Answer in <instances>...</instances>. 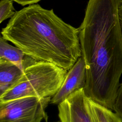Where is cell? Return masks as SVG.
<instances>
[{
	"label": "cell",
	"mask_w": 122,
	"mask_h": 122,
	"mask_svg": "<svg viewBox=\"0 0 122 122\" xmlns=\"http://www.w3.org/2000/svg\"><path fill=\"white\" fill-rule=\"evenodd\" d=\"M122 0H89L78 28L86 79L83 88L92 100L112 110L122 74Z\"/></svg>",
	"instance_id": "cell-1"
},
{
	"label": "cell",
	"mask_w": 122,
	"mask_h": 122,
	"mask_svg": "<svg viewBox=\"0 0 122 122\" xmlns=\"http://www.w3.org/2000/svg\"><path fill=\"white\" fill-rule=\"evenodd\" d=\"M1 34L32 59L67 71L81 56L78 28L38 4L16 11Z\"/></svg>",
	"instance_id": "cell-2"
},
{
	"label": "cell",
	"mask_w": 122,
	"mask_h": 122,
	"mask_svg": "<svg viewBox=\"0 0 122 122\" xmlns=\"http://www.w3.org/2000/svg\"><path fill=\"white\" fill-rule=\"evenodd\" d=\"M67 71L52 63L37 61L26 55L21 78L0 96V103L24 97H52L61 86Z\"/></svg>",
	"instance_id": "cell-3"
},
{
	"label": "cell",
	"mask_w": 122,
	"mask_h": 122,
	"mask_svg": "<svg viewBox=\"0 0 122 122\" xmlns=\"http://www.w3.org/2000/svg\"><path fill=\"white\" fill-rule=\"evenodd\" d=\"M51 97H24L0 103V122H47L46 108Z\"/></svg>",
	"instance_id": "cell-4"
},
{
	"label": "cell",
	"mask_w": 122,
	"mask_h": 122,
	"mask_svg": "<svg viewBox=\"0 0 122 122\" xmlns=\"http://www.w3.org/2000/svg\"><path fill=\"white\" fill-rule=\"evenodd\" d=\"M58 109L61 122H99L91 100L83 88L76 91L58 105Z\"/></svg>",
	"instance_id": "cell-5"
},
{
	"label": "cell",
	"mask_w": 122,
	"mask_h": 122,
	"mask_svg": "<svg viewBox=\"0 0 122 122\" xmlns=\"http://www.w3.org/2000/svg\"><path fill=\"white\" fill-rule=\"evenodd\" d=\"M86 71L85 64L81 56L68 71L64 80L57 92L52 97L51 103L59 105L76 91L85 85Z\"/></svg>",
	"instance_id": "cell-6"
},
{
	"label": "cell",
	"mask_w": 122,
	"mask_h": 122,
	"mask_svg": "<svg viewBox=\"0 0 122 122\" xmlns=\"http://www.w3.org/2000/svg\"><path fill=\"white\" fill-rule=\"evenodd\" d=\"M23 71L13 63L0 59V96L19 81Z\"/></svg>",
	"instance_id": "cell-7"
},
{
	"label": "cell",
	"mask_w": 122,
	"mask_h": 122,
	"mask_svg": "<svg viewBox=\"0 0 122 122\" xmlns=\"http://www.w3.org/2000/svg\"><path fill=\"white\" fill-rule=\"evenodd\" d=\"M7 41L0 38V59L10 61L24 71L26 55L19 48L8 43Z\"/></svg>",
	"instance_id": "cell-8"
},
{
	"label": "cell",
	"mask_w": 122,
	"mask_h": 122,
	"mask_svg": "<svg viewBox=\"0 0 122 122\" xmlns=\"http://www.w3.org/2000/svg\"><path fill=\"white\" fill-rule=\"evenodd\" d=\"M91 102L99 122H122V119L112 110L92 100Z\"/></svg>",
	"instance_id": "cell-9"
},
{
	"label": "cell",
	"mask_w": 122,
	"mask_h": 122,
	"mask_svg": "<svg viewBox=\"0 0 122 122\" xmlns=\"http://www.w3.org/2000/svg\"><path fill=\"white\" fill-rule=\"evenodd\" d=\"M12 0H0V23L8 18H11L15 14V9Z\"/></svg>",
	"instance_id": "cell-10"
},
{
	"label": "cell",
	"mask_w": 122,
	"mask_h": 122,
	"mask_svg": "<svg viewBox=\"0 0 122 122\" xmlns=\"http://www.w3.org/2000/svg\"><path fill=\"white\" fill-rule=\"evenodd\" d=\"M112 111L122 119V83H120Z\"/></svg>",
	"instance_id": "cell-11"
},
{
	"label": "cell",
	"mask_w": 122,
	"mask_h": 122,
	"mask_svg": "<svg viewBox=\"0 0 122 122\" xmlns=\"http://www.w3.org/2000/svg\"><path fill=\"white\" fill-rule=\"evenodd\" d=\"M18 3V4L22 5L25 6L27 5H31L36 4L38 2L42 0H12Z\"/></svg>",
	"instance_id": "cell-12"
},
{
	"label": "cell",
	"mask_w": 122,
	"mask_h": 122,
	"mask_svg": "<svg viewBox=\"0 0 122 122\" xmlns=\"http://www.w3.org/2000/svg\"><path fill=\"white\" fill-rule=\"evenodd\" d=\"M119 19L120 21V24L122 30V1L119 6Z\"/></svg>",
	"instance_id": "cell-13"
},
{
	"label": "cell",
	"mask_w": 122,
	"mask_h": 122,
	"mask_svg": "<svg viewBox=\"0 0 122 122\" xmlns=\"http://www.w3.org/2000/svg\"><path fill=\"white\" fill-rule=\"evenodd\" d=\"M33 122L30 121H13V122Z\"/></svg>",
	"instance_id": "cell-14"
},
{
	"label": "cell",
	"mask_w": 122,
	"mask_h": 122,
	"mask_svg": "<svg viewBox=\"0 0 122 122\" xmlns=\"http://www.w3.org/2000/svg\"><path fill=\"white\" fill-rule=\"evenodd\" d=\"M61 122L60 121H57V122Z\"/></svg>",
	"instance_id": "cell-15"
}]
</instances>
